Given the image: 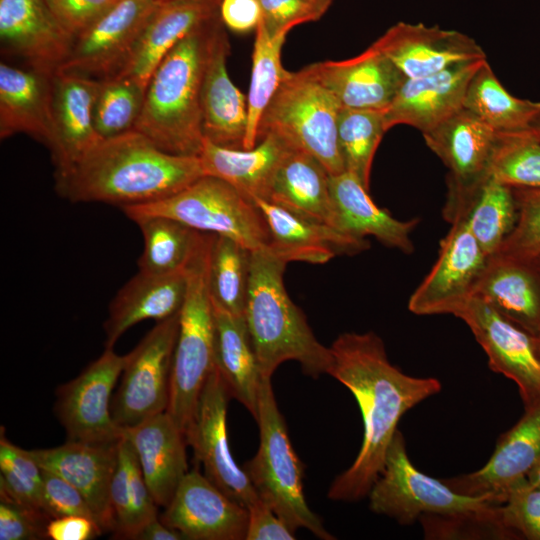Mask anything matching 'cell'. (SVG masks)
<instances>
[{
  "instance_id": "1",
  "label": "cell",
  "mask_w": 540,
  "mask_h": 540,
  "mask_svg": "<svg viewBox=\"0 0 540 540\" xmlns=\"http://www.w3.org/2000/svg\"><path fill=\"white\" fill-rule=\"evenodd\" d=\"M327 374L349 389L363 419L362 444L354 462L332 482L328 497L358 501L368 496L385 463L401 417L438 394L433 377L405 374L388 359L383 340L374 332L340 334L329 347Z\"/></svg>"
},
{
  "instance_id": "2",
  "label": "cell",
  "mask_w": 540,
  "mask_h": 540,
  "mask_svg": "<svg viewBox=\"0 0 540 540\" xmlns=\"http://www.w3.org/2000/svg\"><path fill=\"white\" fill-rule=\"evenodd\" d=\"M205 176L199 156L175 155L133 129L101 139L79 161L55 172V189L71 202L124 206L171 196Z\"/></svg>"
},
{
  "instance_id": "3",
  "label": "cell",
  "mask_w": 540,
  "mask_h": 540,
  "mask_svg": "<svg viewBox=\"0 0 540 540\" xmlns=\"http://www.w3.org/2000/svg\"><path fill=\"white\" fill-rule=\"evenodd\" d=\"M219 14L193 30L164 57L148 82L134 129L161 150L199 156L204 134L201 92Z\"/></svg>"
},
{
  "instance_id": "4",
  "label": "cell",
  "mask_w": 540,
  "mask_h": 540,
  "mask_svg": "<svg viewBox=\"0 0 540 540\" xmlns=\"http://www.w3.org/2000/svg\"><path fill=\"white\" fill-rule=\"evenodd\" d=\"M289 262L268 246L251 252V268L244 317L262 377L297 361L313 378L327 373L329 347L313 334L303 311L290 299L283 282Z\"/></svg>"
},
{
  "instance_id": "5",
  "label": "cell",
  "mask_w": 540,
  "mask_h": 540,
  "mask_svg": "<svg viewBox=\"0 0 540 540\" xmlns=\"http://www.w3.org/2000/svg\"><path fill=\"white\" fill-rule=\"evenodd\" d=\"M215 234L206 236L187 265V291L179 311L167 413L185 433L205 383L215 369L214 310L208 274Z\"/></svg>"
},
{
  "instance_id": "6",
  "label": "cell",
  "mask_w": 540,
  "mask_h": 540,
  "mask_svg": "<svg viewBox=\"0 0 540 540\" xmlns=\"http://www.w3.org/2000/svg\"><path fill=\"white\" fill-rule=\"evenodd\" d=\"M255 420L260 435L258 451L242 468L258 497L292 531L305 528L318 538L334 539L305 500L302 463L291 444L285 420L275 400L271 378L262 377Z\"/></svg>"
},
{
  "instance_id": "7",
  "label": "cell",
  "mask_w": 540,
  "mask_h": 540,
  "mask_svg": "<svg viewBox=\"0 0 540 540\" xmlns=\"http://www.w3.org/2000/svg\"><path fill=\"white\" fill-rule=\"evenodd\" d=\"M341 108L307 67L288 71L263 114L259 139L273 133L316 158L330 176L340 174L345 171L337 134Z\"/></svg>"
},
{
  "instance_id": "8",
  "label": "cell",
  "mask_w": 540,
  "mask_h": 540,
  "mask_svg": "<svg viewBox=\"0 0 540 540\" xmlns=\"http://www.w3.org/2000/svg\"><path fill=\"white\" fill-rule=\"evenodd\" d=\"M122 210L134 222L167 217L200 232L229 237L251 251L270 243V231L258 206L213 176L205 175L161 200L124 206Z\"/></svg>"
},
{
  "instance_id": "9",
  "label": "cell",
  "mask_w": 540,
  "mask_h": 540,
  "mask_svg": "<svg viewBox=\"0 0 540 540\" xmlns=\"http://www.w3.org/2000/svg\"><path fill=\"white\" fill-rule=\"evenodd\" d=\"M369 507L408 525L425 514H457L488 511L501 505L504 493L477 496L460 494L443 480L419 471L410 461L402 433L397 430L388 448L384 467L372 485Z\"/></svg>"
},
{
  "instance_id": "10",
  "label": "cell",
  "mask_w": 540,
  "mask_h": 540,
  "mask_svg": "<svg viewBox=\"0 0 540 540\" xmlns=\"http://www.w3.org/2000/svg\"><path fill=\"white\" fill-rule=\"evenodd\" d=\"M179 312L157 322L128 353L121 381L111 401V413L122 429L167 411Z\"/></svg>"
},
{
  "instance_id": "11",
  "label": "cell",
  "mask_w": 540,
  "mask_h": 540,
  "mask_svg": "<svg viewBox=\"0 0 540 540\" xmlns=\"http://www.w3.org/2000/svg\"><path fill=\"white\" fill-rule=\"evenodd\" d=\"M128 354L105 351L74 379L58 387L55 413L67 440L91 443L116 442L123 429L111 413V395L127 363Z\"/></svg>"
},
{
  "instance_id": "12",
  "label": "cell",
  "mask_w": 540,
  "mask_h": 540,
  "mask_svg": "<svg viewBox=\"0 0 540 540\" xmlns=\"http://www.w3.org/2000/svg\"><path fill=\"white\" fill-rule=\"evenodd\" d=\"M230 398L215 367L184 434L195 459L203 466L204 475L228 497L248 508L259 497L230 450L226 424Z\"/></svg>"
},
{
  "instance_id": "13",
  "label": "cell",
  "mask_w": 540,
  "mask_h": 540,
  "mask_svg": "<svg viewBox=\"0 0 540 540\" xmlns=\"http://www.w3.org/2000/svg\"><path fill=\"white\" fill-rule=\"evenodd\" d=\"M159 4L155 0H116L74 38L67 59L57 71L99 80L117 76L128 63Z\"/></svg>"
},
{
  "instance_id": "14",
  "label": "cell",
  "mask_w": 540,
  "mask_h": 540,
  "mask_svg": "<svg viewBox=\"0 0 540 540\" xmlns=\"http://www.w3.org/2000/svg\"><path fill=\"white\" fill-rule=\"evenodd\" d=\"M466 323L488 357L490 368L518 387L525 409L540 401V356L534 337L476 295L452 314Z\"/></svg>"
},
{
  "instance_id": "15",
  "label": "cell",
  "mask_w": 540,
  "mask_h": 540,
  "mask_svg": "<svg viewBox=\"0 0 540 540\" xmlns=\"http://www.w3.org/2000/svg\"><path fill=\"white\" fill-rule=\"evenodd\" d=\"M440 242L431 270L411 294L408 309L415 315L450 314L471 295L488 260L461 219Z\"/></svg>"
},
{
  "instance_id": "16",
  "label": "cell",
  "mask_w": 540,
  "mask_h": 540,
  "mask_svg": "<svg viewBox=\"0 0 540 540\" xmlns=\"http://www.w3.org/2000/svg\"><path fill=\"white\" fill-rule=\"evenodd\" d=\"M160 519L189 540H243L248 509L198 469L186 473Z\"/></svg>"
},
{
  "instance_id": "17",
  "label": "cell",
  "mask_w": 540,
  "mask_h": 540,
  "mask_svg": "<svg viewBox=\"0 0 540 540\" xmlns=\"http://www.w3.org/2000/svg\"><path fill=\"white\" fill-rule=\"evenodd\" d=\"M373 45L406 78L423 77L460 63L487 58L482 47L470 36L422 23L398 22Z\"/></svg>"
},
{
  "instance_id": "18",
  "label": "cell",
  "mask_w": 540,
  "mask_h": 540,
  "mask_svg": "<svg viewBox=\"0 0 540 540\" xmlns=\"http://www.w3.org/2000/svg\"><path fill=\"white\" fill-rule=\"evenodd\" d=\"M118 444L119 440L107 443L67 440L57 447L28 451L43 470L60 476L84 496L104 532L115 528L110 488L118 461Z\"/></svg>"
},
{
  "instance_id": "19",
  "label": "cell",
  "mask_w": 540,
  "mask_h": 540,
  "mask_svg": "<svg viewBox=\"0 0 540 540\" xmlns=\"http://www.w3.org/2000/svg\"><path fill=\"white\" fill-rule=\"evenodd\" d=\"M486 60L460 63L435 74L406 78L384 110L386 130L408 125L425 133L443 122L463 107L468 85Z\"/></svg>"
},
{
  "instance_id": "20",
  "label": "cell",
  "mask_w": 540,
  "mask_h": 540,
  "mask_svg": "<svg viewBox=\"0 0 540 540\" xmlns=\"http://www.w3.org/2000/svg\"><path fill=\"white\" fill-rule=\"evenodd\" d=\"M307 69L342 108L385 110L406 77L377 47L341 61L316 62Z\"/></svg>"
},
{
  "instance_id": "21",
  "label": "cell",
  "mask_w": 540,
  "mask_h": 540,
  "mask_svg": "<svg viewBox=\"0 0 540 540\" xmlns=\"http://www.w3.org/2000/svg\"><path fill=\"white\" fill-rule=\"evenodd\" d=\"M422 135L449 171L447 190L473 188L489 178L497 131L471 111L462 107Z\"/></svg>"
},
{
  "instance_id": "22",
  "label": "cell",
  "mask_w": 540,
  "mask_h": 540,
  "mask_svg": "<svg viewBox=\"0 0 540 540\" xmlns=\"http://www.w3.org/2000/svg\"><path fill=\"white\" fill-rule=\"evenodd\" d=\"M0 38L32 68L49 73L64 63L74 41L45 0H0Z\"/></svg>"
},
{
  "instance_id": "23",
  "label": "cell",
  "mask_w": 540,
  "mask_h": 540,
  "mask_svg": "<svg viewBox=\"0 0 540 540\" xmlns=\"http://www.w3.org/2000/svg\"><path fill=\"white\" fill-rule=\"evenodd\" d=\"M540 457V401L497 441L488 462L479 470L443 480L454 491L470 496L507 494L525 480Z\"/></svg>"
},
{
  "instance_id": "24",
  "label": "cell",
  "mask_w": 540,
  "mask_h": 540,
  "mask_svg": "<svg viewBox=\"0 0 540 540\" xmlns=\"http://www.w3.org/2000/svg\"><path fill=\"white\" fill-rule=\"evenodd\" d=\"M100 80L56 71L53 75L52 138L49 149L56 171L69 168L101 138L94 127Z\"/></svg>"
},
{
  "instance_id": "25",
  "label": "cell",
  "mask_w": 540,
  "mask_h": 540,
  "mask_svg": "<svg viewBox=\"0 0 540 540\" xmlns=\"http://www.w3.org/2000/svg\"><path fill=\"white\" fill-rule=\"evenodd\" d=\"M261 210L269 231L268 247L288 262L324 264L337 255H355L369 248L357 238L330 225L299 216L263 199L253 201Z\"/></svg>"
},
{
  "instance_id": "26",
  "label": "cell",
  "mask_w": 540,
  "mask_h": 540,
  "mask_svg": "<svg viewBox=\"0 0 540 540\" xmlns=\"http://www.w3.org/2000/svg\"><path fill=\"white\" fill-rule=\"evenodd\" d=\"M223 23L213 38L201 92L205 139L228 148L241 149L247 132V95L232 82L227 70L230 51Z\"/></svg>"
},
{
  "instance_id": "27",
  "label": "cell",
  "mask_w": 540,
  "mask_h": 540,
  "mask_svg": "<svg viewBox=\"0 0 540 540\" xmlns=\"http://www.w3.org/2000/svg\"><path fill=\"white\" fill-rule=\"evenodd\" d=\"M473 295L532 335H540V264L502 254L488 257Z\"/></svg>"
},
{
  "instance_id": "28",
  "label": "cell",
  "mask_w": 540,
  "mask_h": 540,
  "mask_svg": "<svg viewBox=\"0 0 540 540\" xmlns=\"http://www.w3.org/2000/svg\"><path fill=\"white\" fill-rule=\"evenodd\" d=\"M156 504L167 507L188 470L184 432L165 411L123 429Z\"/></svg>"
},
{
  "instance_id": "29",
  "label": "cell",
  "mask_w": 540,
  "mask_h": 540,
  "mask_svg": "<svg viewBox=\"0 0 540 540\" xmlns=\"http://www.w3.org/2000/svg\"><path fill=\"white\" fill-rule=\"evenodd\" d=\"M186 268L165 274L139 271L115 295L104 322L105 348H113L132 326L167 319L178 313L187 291Z\"/></svg>"
},
{
  "instance_id": "30",
  "label": "cell",
  "mask_w": 540,
  "mask_h": 540,
  "mask_svg": "<svg viewBox=\"0 0 540 540\" xmlns=\"http://www.w3.org/2000/svg\"><path fill=\"white\" fill-rule=\"evenodd\" d=\"M220 0H174L160 3L149 18L124 69L147 88L154 70L188 34L219 14Z\"/></svg>"
},
{
  "instance_id": "31",
  "label": "cell",
  "mask_w": 540,
  "mask_h": 540,
  "mask_svg": "<svg viewBox=\"0 0 540 540\" xmlns=\"http://www.w3.org/2000/svg\"><path fill=\"white\" fill-rule=\"evenodd\" d=\"M53 75L0 64V137L26 133L49 146L52 138Z\"/></svg>"
},
{
  "instance_id": "32",
  "label": "cell",
  "mask_w": 540,
  "mask_h": 540,
  "mask_svg": "<svg viewBox=\"0 0 540 540\" xmlns=\"http://www.w3.org/2000/svg\"><path fill=\"white\" fill-rule=\"evenodd\" d=\"M329 188L336 212L337 228L351 236H373L384 246L411 254V234L419 220L401 221L378 207L360 180L344 171L329 177Z\"/></svg>"
},
{
  "instance_id": "33",
  "label": "cell",
  "mask_w": 540,
  "mask_h": 540,
  "mask_svg": "<svg viewBox=\"0 0 540 540\" xmlns=\"http://www.w3.org/2000/svg\"><path fill=\"white\" fill-rule=\"evenodd\" d=\"M443 216L449 223L461 219L491 256L498 252L516 223L513 190L490 177L470 189L447 190Z\"/></svg>"
},
{
  "instance_id": "34",
  "label": "cell",
  "mask_w": 540,
  "mask_h": 540,
  "mask_svg": "<svg viewBox=\"0 0 540 540\" xmlns=\"http://www.w3.org/2000/svg\"><path fill=\"white\" fill-rule=\"evenodd\" d=\"M290 146L273 133L250 149H235L204 140L199 155L204 174L224 180L242 195L267 200L274 174Z\"/></svg>"
},
{
  "instance_id": "35",
  "label": "cell",
  "mask_w": 540,
  "mask_h": 540,
  "mask_svg": "<svg viewBox=\"0 0 540 540\" xmlns=\"http://www.w3.org/2000/svg\"><path fill=\"white\" fill-rule=\"evenodd\" d=\"M329 177L316 158L290 147L277 167L266 201L338 229Z\"/></svg>"
},
{
  "instance_id": "36",
  "label": "cell",
  "mask_w": 540,
  "mask_h": 540,
  "mask_svg": "<svg viewBox=\"0 0 540 540\" xmlns=\"http://www.w3.org/2000/svg\"><path fill=\"white\" fill-rule=\"evenodd\" d=\"M215 367L231 396L256 419L262 381L256 353L244 316L213 306Z\"/></svg>"
},
{
  "instance_id": "37",
  "label": "cell",
  "mask_w": 540,
  "mask_h": 540,
  "mask_svg": "<svg viewBox=\"0 0 540 540\" xmlns=\"http://www.w3.org/2000/svg\"><path fill=\"white\" fill-rule=\"evenodd\" d=\"M110 501L115 520L113 536L116 539H133L144 525L158 517L159 506L144 479L136 452L123 435L118 444Z\"/></svg>"
},
{
  "instance_id": "38",
  "label": "cell",
  "mask_w": 540,
  "mask_h": 540,
  "mask_svg": "<svg viewBox=\"0 0 540 540\" xmlns=\"http://www.w3.org/2000/svg\"><path fill=\"white\" fill-rule=\"evenodd\" d=\"M463 107L497 132L527 129L540 117V101L512 95L487 60L472 77Z\"/></svg>"
},
{
  "instance_id": "39",
  "label": "cell",
  "mask_w": 540,
  "mask_h": 540,
  "mask_svg": "<svg viewBox=\"0 0 540 540\" xmlns=\"http://www.w3.org/2000/svg\"><path fill=\"white\" fill-rule=\"evenodd\" d=\"M135 223L144 239L138 267L147 273L165 274L186 268L206 236L167 217H146Z\"/></svg>"
},
{
  "instance_id": "40",
  "label": "cell",
  "mask_w": 540,
  "mask_h": 540,
  "mask_svg": "<svg viewBox=\"0 0 540 540\" xmlns=\"http://www.w3.org/2000/svg\"><path fill=\"white\" fill-rule=\"evenodd\" d=\"M262 20V19H261ZM286 32L272 34L261 21L255 30L252 69L247 94V132L243 149L253 148L259 140L263 114L287 74L281 52Z\"/></svg>"
},
{
  "instance_id": "41",
  "label": "cell",
  "mask_w": 540,
  "mask_h": 540,
  "mask_svg": "<svg viewBox=\"0 0 540 540\" xmlns=\"http://www.w3.org/2000/svg\"><path fill=\"white\" fill-rule=\"evenodd\" d=\"M251 252L237 241L215 234L208 274L209 293L214 307L244 316Z\"/></svg>"
},
{
  "instance_id": "42",
  "label": "cell",
  "mask_w": 540,
  "mask_h": 540,
  "mask_svg": "<svg viewBox=\"0 0 540 540\" xmlns=\"http://www.w3.org/2000/svg\"><path fill=\"white\" fill-rule=\"evenodd\" d=\"M385 132L384 110L341 108L337 134L345 171L368 190L373 159Z\"/></svg>"
},
{
  "instance_id": "43",
  "label": "cell",
  "mask_w": 540,
  "mask_h": 540,
  "mask_svg": "<svg viewBox=\"0 0 540 540\" xmlns=\"http://www.w3.org/2000/svg\"><path fill=\"white\" fill-rule=\"evenodd\" d=\"M489 177L510 188L540 187V142L527 129L497 132Z\"/></svg>"
},
{
  "instance_id": "44",
  "label": "cell",
  "mask_w": 540,
  "mask_h": 540,
  "mask_svg": "<svg viewBox=\"0 0 540 540\" xmlns=\"http://www.w3.org/2000/svg\"><path fill=\"white\" fill-rule=\"evenodd\" d=\"M146 88L126 76L100 80L94 104V127L101 139L133 130L141 114Z\"/></svg>"
},
{
  "instance_id": "45",
  "label": "cell",
  "mask_w": 540,
  "mask_h": 540,
  "mask_svg": "<svg viewBox=\"0 0 540 540\" xmlns=\"http://www.w3.org/2000/svg\"><path fill=\"white\" fill-rule=\"evenodd\" d=\"M42 489L43 469L32 458L28 450L16 446L6 438L2 427L0 434V499L43 512Z\"/></svg>"
},
{
  "instance_id": "46",
  "label": "cell",
  "mask_w": 540,
  "mask_h": 540,
  "mask_svg": "<svg viewBox=\"0 0 540 540\" xmlns=\"http://www.w3.org/2000/svg\"><path fill=\"white\" fill-rule=\"evenodd\" d=\"M499 506L457 514H425L419 520L426 539H517L502 523Z\"/></svg>"
},
{
  "instance_id": "47",
  "label": "cell",
  "mask_w": 540,
  "mask_h": 540,
  "mask_svg": "<svg viewBox=\"0 0 540 540\" xmlns=\"http://www.w3.org/2000/svg\"><path fill=\"white\" fill-rule=\"evenodd\" d=\"M512 190L517 207L516 223L496 253L537 260L540 258V187Z\"/></svg>"
},
{
  "instance_id": "48",
  "label": "cell",
  "mask_w": 540,
  "mask_h": 540,
  "mask_svg": "<svg viewBox=\"0 0 540 540\" xmlns=\"http://www.w3.org/2000/svg\"><path fill=\"white\" fill-rule=\"evenodd\" d=\"M499 514L503 525L517 539L540 540V488L527 479L507 493Z\"/></svg>"
},
{
  "instance_id": "49",
  "label": "cell",
  "mask_w": 540,
  "mask_h": 540,
  "mask_svg": "<svg viewBox=\"0 0 540 540\" xmlns=\"http://www.w3.org/2000/svg\"><path fill=\"white\" fill-rule=\"evenodd\" d=\"M42 509L50 520L69 515H82L95 520L84 496L63 478L45 470H43Z\"/></svg>"
},
{
  "instance_id": "50",
  "label": "cell",
  "mask_w": 540,
  "mask_h": 540,
  "mask_svg": "<svg viewBox=\"0 0 540 540\" xmlns=\"http://www.w3.org/2000/svg\"><path fill=\"white\" fill-rule=\"evenodd\" d=\"M49 521L43 512L1 499L0 540L46 539Z\"/></svg>"
},
{
  "instance_id": "51",
  "label": "cell",
  "mask_w": 540,
  "mask_h": 540,
  "mask_svg": "<svg viewBox=\"0 0 540 540\" xmlns=\"http://www.w3.org/2000/svg\"><path fill=\"white\" fill-rule=\"evenodd\" d=\"M61 26L74 38L101 17L116 0H45Z\"/></svg>"
},
{
  "instance_id": "52",
  "label": "cell",
  "mask_w": 540,
  "mask_h": 540,
  "mask_svg": "<svg viewBox=\"0 0 540 540\" xmlns=\"http://www.w3.org/2000/svg\"><path fill=\"white\" fill-rule=\"evenodd\" d=\"M262 22L272 34L286 32L293 27L319 20V16L305 0H259Z\"/></svg>"
},
{
  "instance_id": "53",
  "label": "cell",
  "mask_w": 540,
  "mask_h": 540,
  "mask_svg": "<svg viewBox=\"0 0 540 540\" xmlns=\"http://www.w3.org/2000/svg\"><path fill=\"white\" fill-rule=\"evenodd\" d=\"M245 540H292L294 531L260 498L248 508Z\"/></svg>"
},
{
  "instance_id": "54",
  "label": "cell",
  "mask_w": 540,
  "mask_h": 540,
  "mask_svg": "<svg viewBox=\"0 0 540 540\" xmlns=\"http://www.w3.org/2000/svg\"><path fill=\"white\" fill-rule=\"evenodd\" d=\"M219 17L235 33L256 30L262 19L259 0H220Z\"/></svg>"
},
{
  "instance_id": "55",
  "label": "cell",
  "mask_w": 540,
  "mask_h": 540,
  "mask_svg": "<svg viewBox=\"0 0 540 540\" xmlns=\"http://www.w3.org/2000/svg\"><path fill=\"white\" fill-rule=\"evenodd\" d=\"M46 533L52 540H91L100 536L103 530L93 518L69 515L51 519Z\"/></svg>"
},
{
  "instance_id": "56",
  "label": "cell",
  "mask_w": 540,
  "mask_h": 540,
  "mask_svg": "<svg viewBox=\"0 0 540 540\" xmlns=\"http://www.w3.org/2000/svg\"><path fill=\"white\" fill-rule=\"evenodd\" d=\"M185 537L178 531L168 527L160 518H155L144 525L133 540H183Z\"/></svg>"
},
{
  "instance_id": "57",
  "label": "cell",
  "mask_w": 540,
  "mask_h": 540,
  "mask_svg": "<svg viewBox=\"0 0 540 540\" xmlns=\"http://www.w3.org/2000/svg\"><path fill=\"white\" fill-rule=\"evenodd\" d=\"M317 13L319 18H321L329 7L332 5L334 0H305Z\"/></svg>"
},
{
  "instance_id": "58",
  "label": "cell",
  "mask_w": 540,
  "mask_h": 540,
  "mask_svg": "<svg viewBox=\"0 0 540 540\" xmlns=\"http://www.w3.org/2000/svg\"><path fill=\"white\" fill-rule=\"evenodd\" d=\"M526 479L531 485L540 488V457L527 474Z\"/></svg>"
},
{
  "instance_id": "59",
  "label": "cell",
  "mask_w": 540,
  "mask_h": 540,
  "mask_svg": "<svg viewBox=\"0 0 540 540\" xmlns=\"http://www.w3.org/2000/svg\"><path fill=\"white\" fill-rule=\"evenodd\" d=\"M527 130L540 142V117H538Z\"/></svg>"
},
{
  "instance_id": "60",
  "label": "cell",
  "mask_w": 540,
  "mask_h": 540,
  "mask_svg": "<svg viewBox=\"0 0 540 540\" xmlns=\"http://www.w3.org/2000/svg\"><path fill=\"white\" fill-rule=\"evenodd\" d=\"M534 343H535L536 351L538 355L540 356V335L537 337H534Z\"/></svg>"
},
{
  "instance_id": "61",
  "label": "cell",
  "mask_w": 540,
  "mask_h": 540,
  "mask_svg": "<svg viewBox=\"0 0 540 540\" xmlns=\"http://www.w3.org/2000/svg\"><path fill=\"white\" fill-rule=\"evenodd\" d=\"M155 1L158 3H164V2L174 1V0H155Z\"/></svg>"
},
{
  "instance_id": "62",
  "label": "cell",
  "mask_w": 540,
  "mask_h": 540,
  "mask_svg": "<svg viewBox=\"0 0 540 540\" xmlns=\"http://www.w3.org/2000/svg\"><path fill=\"white\" fill-rule=\"evenodd\" d=\"M537 261H538V262H539V264H540V258H539V259H537Z\"/></svg>"
}]
</instances>
